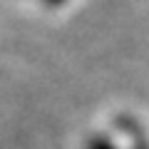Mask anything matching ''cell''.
Wrapping results in <instances>:
<instances>
[{
    "mask_svg": "<svg viewBox=\"0 0 149 149\" xmlns=\"http://www.w3.org/2000/svg\"><path fill=\"white\" fill-rule=\"evenodd\" d=\"M92 149H114V147H112V144H107L104 139H95V142H92Z\"/></svg>",
    "mask_w": 149,
    "mask_h": 149,
    "instance_id": "obj_1",
    "label": "cell"
}]
</instances>
